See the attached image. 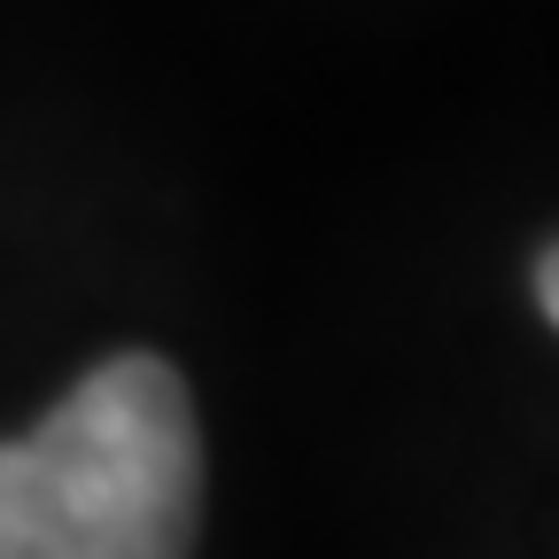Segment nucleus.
I'll return each instance as SVG.
<instances>
[{"mask_svg":"<svg viewBox=\"0 0 559 559\" xmlns=\"http://www.w3.org/2000/svg\"><path fill=\"white\" fill-rule=\"evenodd\" d=\"M202 428L148 358L94 366L32 436L0 443V559H194Z\"/></svg>","mask_w":559,"mask_h":559,"instance_id":"nucleus-1","label":"nucleus"},{"mask_svg":"<svg viewBox=\"0 0 559 559\" xmlns=\"http://www.w3.org/2000/svg\"><path fill=\"white\" fill-rule=\"evenodd\" d=\"M536 304H544V319L559 326V241L536 257Z\"/></svg>","mask_w":559,"mask_h":559,"instance_id":"nucleus-2","label":"nucleus"}]
</instances>
